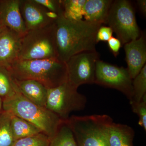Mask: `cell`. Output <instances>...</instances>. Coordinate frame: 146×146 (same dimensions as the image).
<instances>
[{
    "instance_id": "obj_21",
    "label": "cell",
    "mask_w": 146,
    "mask_h": 146,
    "mask_svg": "<svg viewBox=\"0 0 146 146\" xmlns=\"http://www.w3.org/2000/svg\"><path fill=\"white\" fill-rule=\"evenodd\" d=\"M11 114L3 110L0 113V146H12L15 142L11 127Z\"/></svg>"
},
{
    "instance_id": "obj_13",
    "label": "cell",
    "mask_w": 146,
    "mask_h": 146,
    "mask_svg": "<svg viewBox=\"0 0 146 146\" xmlns=\"http://www.w3.org/2000/svg\"><path fill=\"white\" fill-rule=\"evenodd\" d=\"M22 36L7 28L0 31V65L9 68L18 59Z\"/></svg>"
},
{
    "instance_id": "obj_7",
    "label": "cell",
    "mask_w": 146,
    "mask_h": 146,
    "mask_svg": "<svg viewBox=\"0 0 146 146\" xmlns=\"http://www.w3.org/2000/svg\"><path fill=\"white\" fill-rule=\"evenodd\" d=\"M68 80L59 86L48 89L46 108L63 121L70 117L73 111L83 110L86 107V97Z\"/></svg>"
},
{
    "instance_id": "obj_6",
    "label": "cell",
    "mask_w": 146,
    "mask_h": 146,
    "mask_svg": "<svg viewBox=\"0 0 146 146\" xmlns=\"http://www.w3.org/2000/svg\"><path fill=\"white\" fill-rule=\"evenodd\" d=\"M107 24L115 33L122 44L138 39L141 34L134 9L129 1H113L108 16Z\"/></svg>"
},
{
    "instance_id": "obj_8",
    "label": "cell",
    "mask_w": 146,
    "mask_h": 146,
    "mask_svg": "<svg viewBox=\"0 0 146 146\" xmlns=\"http://www.w3.org/2000/svg\"><path fill=\"white\" fill-rule=\"evenodd\" d=\"M133 79L127 68L118 67L99 60L96 65L95 84L118 90L129 102L133 97Z\"/></svg>"
},
{
    "instance_id": "obj_2",
    "label": "cell",
    "mask_w": 146,
    "mask_h": 146,
    "mask_svg": "<svg viewBox=\"0 0 146 146\" xmlns=\"http://www.w3.org/2000/svg\"><path fill=\"white\" fill-rule=\"evenodd\" d=\"M9 69L14 79L35 80L48 89L57 87L68 80L66 63L57 58L31 60L17 59Z\"/></svg>"
},
{
    "instance_id": "obj_4",
    "label": "cell",
    "mask_w": 146,
    "mask_h": 146,
    "mask_svg": "<svg viewBox=\"0 0 146 146\" xmlns=\"http://www.w3.org/2000/svg\"><path fill=\"white\" fill-rule=\"evenodd\" d=\"M78 146H110L108 130L113 119L109 115H73L66 120Z\"/></svg>"
},
{
    "instance_id": "obj_1",
    "label": "cell",
    "mask_w": 146,
    "mask_h": 146,
    "mask_svg": "<svg viewBox=\"0 0 146 146\" xmlns=\"http://www.w3.org/2000/svg\"><path fill=\"white\" fill-rule=\"evenodd\" d=\"M57 58L66 62L72 56L84 52L96 50V36L101 24L66 19L63 13L55 21Z\"/></svg>"
},
{
    "instance_id": "obj_23",
    "label": "cell",
    "mask_w": 146,
    "mask_h": 146,
    "mask_svg": "<svg viewBox=\"0 0 146 146\" xmlns=\"http://www.w3.org/2000/svg\"><path fill=\"white\" fill-rule=\"evenodd\" d=\"M50 140L44 133H40L16 140L12 146H49Z\"/></svg>"
},
{
    "instance_id": "obj_14",
    "label": "cell",
    "mask_w": 146,
    "mask_h": 146,
    "mask_svg": "<svg viewBox=\"0 0 146 146\" xmlns=\"http://www.w3.org/2000/svg\"><path fill=\"white\" fill-rule=\"evenodd\" d=\"M14 80L18 91L24 97L37 105L46 107L48 88L35 80Z\"/></svg>"
},
{
    "instance_id": "obj_16",
    "label": "cell",
    "mask_w": 146,
    "mask_h": 146,
    "mask_svg": "<svg viewBox=\"0 0 146 146\" xmlns=\"http://www.w3.org/2000/svg\"><path fill=\"white\" fill-rule=\"evenodd\" d=\"M135 131L129 126L113 122L108 130L110 146H135L133 140Z\"/></svg>"
},
{
    "instance_id": "obj_20",
    "label": "cell",
    "mask_w": 146,
    "mask_h": 146,
    "mask_svg": "<svg viewBox=\"0 0 146 146\" xmlns=\"http://www.w3.org/2000/svg\"><path fill=\"white\" fill-rule=\"evenodd\" d=\"M86 0H62L63 16L72 21L82 20Z\"/></svg>"
},
{
    "instance_id": "obj_29",
    "label": "cell",
    "mask_w": 146,
    "mask_h": 146,
    "mask_svg": "<svg viewBox=\"0 0 146 146\" xmlns=\"http://www.w3.org/2000/svg\"><path fill=\"white\" fill-rule=\"evenodd\" d=\"M3 108V100L0 98V113L2 112V109Z\"/></svg>"
},
{
    "instance_id": "obj_17",
    "label": "cell",
    "mask_w": 146,
    "mask_h": 146,
    "mask_svg": "<svg viewBox=\"0 0 146 146\" xmlns=\"http://www.w3.org/2000/svg\"><path fill=\"white\" fill-rule=\"evenodd\" d=\"M11 127L15 141L18 139L42 133L31 123L22 118L11 115Z\"/></svg>"
},
{
    "instance_id": "obj_26",
    "label": "cell",
    "mask_w": 146,
    "mask_h": 146,
    "mask_svg": "<svg viewBox=\"0 0 146 146\" xmlns=\"http://www.w3.org/2000/svg\"><path fill=\"white\" fill-rule=\"evenodd\" d=\"M113 33L110 27L101 26L97 31L96 36L97 43L100 42H108L112 36Z\"/></svg>"
},
{
    "instance_id": "obj_22",
    "label": "cell",
    "mask_w": 146,
    "mask_h": 146,
    "mask_svg": "<svg viewBox=\"0 0 146 146\" xmlns=\"http://www.w3.org/2000/svg\"><path fill=\"white\" fill-rule=\"evenodd\" d=\"M132 86L133 97L130 102H138L146 95V65L138 75L133 79Z\"/></svg>"
},
{
    "instance_id": "obj_30",
    "label": "cell",
    "mask_w": 146,
    "mask_h": 146,
    "mask_svg": "<svg viewBox=\"0 0 146 146\" xmlns=\"http://www.w3.org/2000/svg\"><path fill=\"white\" fill-rule=\"evenodd\" d=\"M2 28V27L0 26V31H1V29Z\"/></svg>"
},
{
    "instance_id": "obj_24",
    "label": "cell",
    "mask_w": 146,
    "mask_h": 146,
    "mask_svg": "<svg viewBox=\"0 0 146 146\" xmlns=\"http://www.w3.org/2000/svg\"><path fill=\"white\" fill-rule=\"evenodd\" d=\"M131 109L139 117L138 125L146 131V95L138 102H130Z\"/></svg>"
},
{
    "instance_id": "obj_9",
    "label": "cell",
    "mask_w": 146,
    "mask_h": 146,
    "mask_svg": "<svg viewBox=\"0 0 146 146\" xmlns=\"http://www.w3.org/2000/svg\"><path fill=\"white\" fill-rule=\"evenodd\" d=\"M99 60V54L96 51L73 56L65 62L68 82L76 89L82 84H95L96 65Z\"/></svg>"
},
{
    "instance_id": "obj_3",
    "label": "cell",
    "mask_w": 146,
    "mask_h": 146,
    "mask_svg": "<svg viewBox=\"0 0 146 146\" xmlns=\"http://www.w3.org/2000/svg\"><path fill=\"white\" fill-rule=\"evenodd\" d=\"M3 109L31 123L50 139L55 135L64 121L46 107L39 106L27 99L20 93L18 88L13 96L3 100Z\"/></svg>"
},
{
    "instance_id": "obj_12",
    "label": "cell",
    "mask_w": 146,
    "mask_h": 146,
    "mask_svg": "<svg viewBox=\"0 0 146 146\" xmlns=\"http://www.w3.org/2000/svg\"><path fill=\"white\" fill-rule=\"evenodd\" d=\"M20 2V0L0 1V26L23 36L27 31L21 16Z\"/></svg>"
},
{
    "instance_id": "obj_19",
    "label": "cell",
    "mask_w": 146,
    "mask_h": 146,
    "mask_svg": "<svg viewBox=\"0 0 146 146\" xmlns=\"http://www.w3.org/2000/svg\"><path fill=\"white\" fill-rule=\"evenodd\" d=\"M17 87L8 68L0 65V98L2 100L12 96Z\"/></svg>"
},
{
    "instance_id": "obj_27",
    "label": "cell",
    "mask_w": 146,
    "mask_h": 146,
    "mask_svg": "<svg viewBox=\"0 0 146 146\" xmlns=\"http://www.w3.org/2000/svg\"><path fill=\"white\" fill-rule=\"evenodd\" d=\"M110 50L112 52L114 56L116 57L119 54V50L122 44L119 40L117 38L112 36L108 41Z\"/></svg>"
},
{
    "instance_id": "obj_18",
    "label": "cell",
    "mask_w": 146,
    "mask_h": 146,
    "mask_svg": "<svg viewBox=\"0 0 146 146\" xmlns=\"http://www.w3.org/2000/svg\"><path fill=\"white\" fill-rule=\"evenodd\" d=\"M49 146H78L66 121L60 125L54 136L50 140Z\"/></svg>"
},
{
    "instance_id": "obj_15",
    "label": "cell",
    "mask_w": 146,
    "mask_h": 146,
    "mask_svg": "<svg viewBox=\"0 0 146 146\" xmlns=\"http://www.w3.org/2000/svg\"><path fill=\"white\" fill-rule=\"evenodd\" d=\"M113 1L86 0L84 7L85 21L91 23L107 24L108 16Z\"/></svg>"
},
{
    "instance_id": "obj_10",
    "label": "cell",
    "mask_w": 146,
    "mask_h": 146,
    "mask_svg": "<svg viewBox=\"0 0 146 146\" xmlns=\"http://www.w3.org/2000/svg\"><path fill=\"white\" fill-rule=\"evenodd\" d=\"M20 9L27 31L45 27L55 21L47 16L46 9L35 0H20Z\"/></svg>"
},
{
    "instance_id": "obj_5",
    "label": "cell",
    "mask_w": 146,
    "mask_h": 146,
    "mask_svg": "<svg viewBox=\"0 0 146 146\" xmlns=\"http://www.w3.org/2000/svg\"><path fill=\"white\" fill-rule=\"evenodd\" d=\"M56 58L57 52L55 23L42 28L28 31L22 36L18 60Z\"/></svg>"
},
{
    "instance_id": "obj_28",
    "label": "cell",
    "mask_w": 146,
    "mask_h": 146,
    "mask_svg": "<svg viewBox=\"0 0 146 146\" xmlns=\"http://www.w3.org/2000/svg\"><path fill=\"white\" fill-rule=\"evenodd\" d=\"M137 5L141 13L144 16L146 15V0H138L137 1Z\"/></svg>"
},
{
    "instance_id": "obj_11",
    "label": "cell",
    "mask_w": 146,
    "mask_h": 146,
    "mask_svg": "<svg viewBox=\"0 0 146 146\" xmlns=\"http://www.w3.org/2000/svg\"><path fill=\"white\" fill-rule=\"evenodd\" d=\"M126 60L128 71L133 79L138 75L146 65V43L145 36L141 34L138 39L124 45Z\"/></svg>"
},
{
    "instance_id": "obj_25",
    "label": "cell",
    "mask_w": 146,
    "mask_h": 146,
    "mask_svg": "<svg viewBox=\"0 0 146 146\" xmlns=\"http://www.w3.org/2000/svg\"><path fill=\"white\" fill-rule=\"evenodd\" d=\"M47 10L54 12L58 15L63 13L62 0H35Z\"/></svg>"
}]
</instances>
